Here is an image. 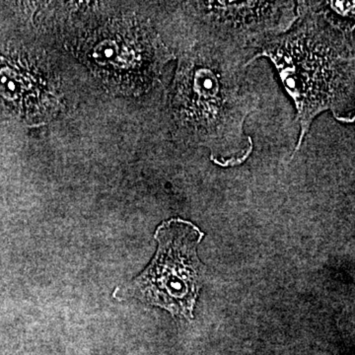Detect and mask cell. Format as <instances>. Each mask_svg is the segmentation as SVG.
<instances>
[{"label":"cell","mask_w":355,"mask_h":355,"mask_svg":"<svg viewBox=\"0 0 355 355\" xmlns=\"http://www.w3.org/2000/svg\"><path fill=\"white\" fill-rule=\"evenodd\" d=\"M187 4L196 29L193 44L245 51L252 58L270 40L288 31L298 17L295 1L209 0Z\"/></svg>","instance_id":"277c9868"},{"label":"cell","mask_w":355,"mask_h":355,"mask_svg":"<svg viewBox=\"0 0 355 355\" xmlns=\"http://www.w3.org/2000/svg\"><path fill=\"white\" fill-rule=\"evenodd\" d=\"M203 236L197 225L184 219L161 223L154 236L158 242L155 257L133 282L139 298L176 316L193 319L202 287L198 247Z\"/></svg>","instance_id":"3957f363"},{"label":"cell","mask_w":355,"mask_h":355,"mask_svg":"<svg viewBox=\"0 0 355 355\" xmlns=\"http://www.w3.org/2000/svg\"><path fill=\"white\" fill-rule=\"evenodd\" d=\"M251 58L245 51L193 44L182 62V121L190 139L223 167L241 164L253 150L244 132L245 121L256 108L246 79Z\"/></svg>","instance_id":"7a4b0ae2"},{"label":"cell","mask_w":355,"mask_h":355,"mask_svg":"<svg viewBox=\"0 0 355 355\" xmlns=\"http://www.w3.org/2000/svg\"><path fill=\"white\" fill-rule=\"evenodd\" d=\"M297 20L251 58H270L295 105L300 128L296 151L318 114L345 121L354 107V28H345L323 1H297Z\"/></svg>","instance_id":"6da1fadb"}]
</instances>
